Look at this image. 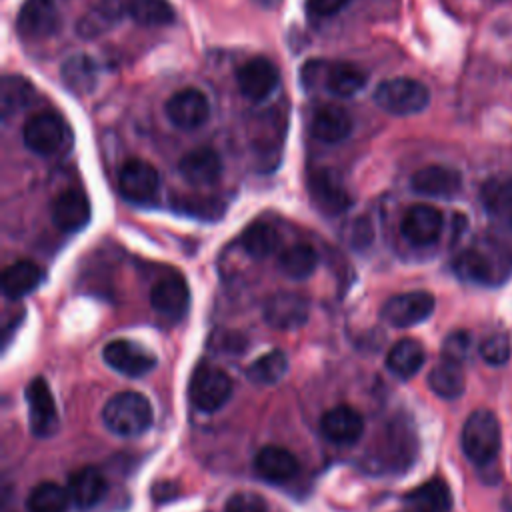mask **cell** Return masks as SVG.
I'll list each match as a JSON object with an SVG mask.
<instances>
[{"instance_id": "obj_1", "label": "cell", "mask_w": 512, "mask_h": 512, "mask_svg": "<svg viewBox=\"0 0 512 512\" xmlns=\"http://www.w3.org/2000/svg\"><path fill=\"white\" fill-rule=\"evenodd\" d=\"M152 418L154 414L148 398L134 390H122L114 394L102 410L104 426L112 434L124 438L144 434L150 428Z\"/></svg>"}, {"instance_id": "obj_2", "label": "cell", "mask_w": 512, "mask_h": 512, "mask_svg": "<svg viewBox=\"0 0 512 512\" xmlns=\"http://www.w3.org/2000/svg\"><path fill=\"white\" fill-rule=\"evenodd\" d=\"M502 444L500 422L488 408L474 410L462 426V450L476 466H488L496 460Z\"/></svg>"}, {"instance_id": "obj_3", "label": "cell", "mask_w": 512, "mask_h": 512, "mask_svg": "<svg viewBox=\"0 0 512 512\" xmlns=\"http://www.w3.org/2000/svg\"><path fill=\"white\" fill-rule=\"evenodd\" d=\"M374 102L388 114L410 116L422 112L430 102L428 88L414 78L396 76L380 82L374 90Z\"/></svg>"}, {"instance_id": "obj_4", "label": "cell", "mask_w": 512, "mask_h": 512, "mask_svg": "<svg viewBox=\"0 0 512 512\" xmlns=\"http://www.w3.org/2000/svg\"><path fill=\"white\" fill-rule=\"evenodd\" d=\"M188 396L196 410L216 412L230 400L232 380L222 368L214 364H200L190 378Z\"/></svg>"}, {"instance_id": "obj_5", "label": "cell", "mask_w": 512, "mask_h": 512, "mask_svg": "<svg viewBox=\"0 0 512 512\" xmlns=\"http://www.w3.org/2000/svg\"><path fill=\"white\" fill-rule=\"evenodd\" d=\"M66 124L56 112H36L22 130L26 148L38 156H52L64 148Z\"/></svg>"}, {"instance_id": "obj_6", "label": "cell", "mask_w": 512, "mask_h": 512, "mask_svg": "<svg viewBox=\"0 0 512 512\" xmlns=\"http://www.w3.org/2000/svg\"><path fill=\"white\" fill-rule=\"evenodd\" d=\"M436 300L430 292L414 290L390 296L382 306V318L394 328H408L424 322L434 312Z\"/></svg>"}, {"instance_id": "obj_7", "label": "cell", "mask_w": 512, "mask_h": 512, "mask_svg": "<svg viewBox=\"0 0 512 512\" xmlns=\"http://www.w3.org/2000/svg\"><path fill=\"white\" fill-rule=\"evenodd\" d=\"M102 358L112 370L128 378L144 376L156 368L154 352H150L146 346L138 342L124 340V338L108 342L102 350Z\"/></svg>"}, {"instance_id": "obj_8", "label": "cell", "mask_w": 512, "mask_h": 512, "mask_svg": "<svg viewBox=\"0 0 512 512\" xmlns=\"http://www.w3.org/2000/svg\"><path fill=\"white\" fill-rule=\"evenodd\" d=\"M236 82L240 92L252 100L260 102L268 98L280 84V70L278 66L266 58V56H254L246 60L238 72H236Z\"/></svg>"}, {"instance_id": "obj_9", "label": "cell", "mask_w": 512, "mask_h": 512, "mask_svg": "<svg viewBox=\"0 0 512 512\" xmlns=\"http://www.w3.org/2000/svg\"><path fill=\"white\" fill-rule=\"evenodd\" d=\"M164 110L168 120L182 130H194L202 126L210 116V104L206 94L192 86L174 92L168 98Z\"/></svg>"}, {"instance_id": "obj_10", "label": "cell", "mask_w": 512, "mask_h": 512, "mask_svg": "<svg viewBox=\"0 0 512 512\" xmlns=\"http://www.w3.org/2000/svg\"><path fill=\"white\" fill-rule=\"evenodd\" d=\"M26 402H28V418L30 430L38 438H50L58 430V412L52 398V392L44 378H34L26 386Z\"/></svg>"}, {"instance_id": "obj_11", "label": "cell", "mask_w": 512, "mask_h": 512, "mask_svg": "<svg viewBox=\"0 0 512 512\" xmlns=\"http://www.w3.org/2000/svg\"><path fill=\"white\" fill-rule=\"evenodd\" d=\"M442 212L430 204H414L406 210L400 232L414 246H430L442 234Z\"/></svg>"}, {"instance_id": "obj_12", "label": "cell", "mask_w": 512, "mask_h": 512, "mask_svg": "<svg viewBox=\"0 0 512 512\" xmlns=\"http://www.w3.org/2000/svg\"><path fill=\"white\" fill-rule=\"evenodd\" d=\"M264 320L276 330H296L308 320V300L298 292L280 290L266 300Z\"/></svg>"}, {"instance_id": "obj_13", "label": "cell", "mask_w": 512, "mask_h": 512, "mask_svg": "<svg viewBox=\"0 0 512 512\" xmlns=\"http://www.w3.org/2000/svg\"><path fill=\"white\" fill-rule=\"evenodd\" d=\"M160 184V176L156 168L140 158L128 160L118 174V188L126 200L144 202L150 200Z\"/></svg>"}, {"instance_id": "obj_14", "label": "cell", "mask_w": 512, "mask_h": 512, "mask_svg": "<svg viewBox=\"0 0 512 512\" xmlns=\"http://www.w3.org/2000/svg\"><path fill=\"white\" fill-rule=\"evenodd\" d=\"M410 186L420 196L452 198L462 190V176L454 168L432 164L416 170L410 178Z\"/></svg>"}, {"instance_id": "obj_15", "label": "cell", "mask_w": 512, "mask_h": 512, "mask_svg": "<svg viewBox=\"0 0 512 512\" xmlns=\"http://www.w3.org/2000/svg\"><path fill=\"white\" fill-rule=\"evenodd\" d=\"M16 24L26 38H46L58 32L60 14L54 0H26Z\"/></svg>"}, {"instance_id": "obj_16", "label": "cell", "mask_w": 512, "mask_h": 512, "mask_svg": "<svg viewBox=\"0 0 512 512\" xmlns=\"http://www.w3.org/2000/svg\"><path fill=\"white\" fill-rule=\"evenodd\" d=\"M320 432L334 444H354L364 432V418L356 408L340 404L322 414Z\"/></svg>"}, {"instance_id": "obj_17", "label": "cell", "mask_w": 512, "mask_h": 512, "mask_svg": "<svg viewBox=\"0 0 512 512\" xmlns=\"http://www.w3.org/2000/svg\"><path fill=\"white\" fill-rule=\"evenodd\" d=\"M308 190L316 208L328 216L344 212L352 202L338 176L330 170L314 172L308 180Z\"/></svg>"}, {"instance_id": "obj_18", "label": "cell", "mask_w": 512, "mask_h": 512, "mask_svg": "<svg viewBox=\"0 0 512 512\" xmlns=\"http://www.w3.org/2000/svg\"><path fill=\"white\" fill-rule=\"evenodd\" d=\"M50 214L56 228L64 232H76L90 220V202L82 190L70 188L54 198Z\"/></svg>"}, {"instance_id": "obj_19", "label": "cell", "mask_w": 512, "mask_h": 512, "mask_svg": "<svg viewBox=\"0 0 512 512\" xmlns=\"http://www.w3.org/2000/svg\"><path fill=\"white\" fill-rule=\"evenodd\" d=\"M178 172L188 184L208 186L220 178L222 160L212 148H196L180 158Z\"/></svg>"}, {"instance_id": "obj_20", "label": "cell", "mask_w": 512, "mask_h": 512, "mask_svg": "<svg viewBox=\"0 0 512 512\" xmlns=\"http://www.w3.org/2000/svg\"><path fill=\"white\" fill-rule=\"evenodd\" d=\"M150 304L156 312L170 318H178L188 310L190 290L186 282L178 276L162 278L150 290Z\"/></svg>"}, {"instance_id": "obj_21", "label": "cell", "mask_w": 512, "mask_h": 512, "mask_svg": "<svg viewBox=\"0 0 512 512\" xmlns=\"http://www.w3.org/2000/svg\"><path fill=\"white\" fill-rule=\"evenodd\" d=\"M254 470L268 482H288L298 474V460L282 446H264L254 456Z\"/></svg>"}, {"instance_id": "obj_22", "label": "cell", "mask_w": 512, "mask_h": 512, "mask_svg": "<svg viewBox=\"0 0 512 512\" xmlns=\"http://www.w3.org/2000/svg\"><path fill=\"white\" fill-rule=\"evenodd\" d=\"M310 132L320 142L336 144V142H342L350 136L352 120H350V116L344 108L334 106V104H326V106H320L312 114Z\"/></svg>"}, {"instance_id": "obj_23", "label": "cell", "mask_w": 512, "mask_h": 512, "mask_svg": "<svg viewBox=\"0 0 512 512\" xmlns=\"http://www.w3.org/2000/svg\"><path fill=\"white\" fill-rule=\"evenodd\" d=\"M452 268L456 272V276L464 282H474V284H492L498 278H502V266L496 264L486 252L470 248L460 252L454 262Z\"/></svg>"}, {"instance_id": "obj_24", "label": "cell", "mask_w": 512, "mask_h": 512, "mask_svg": "<svg viewBox=\"0 0 512 512\" xmlns=\"http://www.w3.org/2000/svg\"><path fill=\"white\" fill-rule=\"evenodd\" d=\"M66 488H68L70 500L78 508L86 510V508L96 506L104 498V494L108 490V484H106V480H104L100 470H96L92 466H84V468L76 470L68 478V486Z\"/></svg>"}, {"instance_id": "obj_25", "label": "cell", "mask_w": 512, "mask_h": 512, "mask_svg": "<svg viewBox=\"0 0 512 512\" xmlns=\"http://www.w3.org/2000/svg\"><path fill=\"white\" fill-rule=\"evenodd\" d=\"M60 76L72 94L86 96L98 84V64L86 54H74L62 62Z\"/></svg>"}, {"instance_id": "obj_26", "label": "cell", "mask_w": 512, "mask_h": 512, "mask_svg": "<svg viewBox=\"0 0 512 512\" xmlns=\"http://www.w3.org/2000/svg\"><path fill=\"white\" fill-rule=\"evenodd\" d=\"M126 12V6L120 0H100L94 4L76 24V32L82 38H96L110 30Z\"/></svg>"}, {"instance_id": "obj_27", "label": "cell", "mask_w": 512, "mask_h": 512, "mask_svg": "<svg viewBox=\"0 0 512 512\" xmlns=\"http://www.w3.org/2000/svg\"><path fill=\"white\" fill-rule=\"evenodd\" d=\"M424 348L418 340L414 338H402L398 340L390 350H388V356H386V368L396 376V378H402V380H408L412 378L424 364Z\"/></svg>"}, {"instance_id": "obj_28", "label": "cell", "mask_w": 512, "mask_h": 512, "mask_svg": "<svg viewBox=\"0 0 512 512\" xmlns=\"http://www.w3.org/2000/svg\"><path fill=\"white\" fill-rule=\"evenodd\" d=\"M42 282V270L30 260H18L2 272V292L6 298L16 300L38 288Z\"/></svg>"}, {"instance_id": "obj_29", "label": "cell", "mask_w": 512, "mask_h": 512, "mask_svg": "<svg viewBox=\"0 0 512 512\" xmlns=\"http://www.w3.org/2000/svg\"><path fill=\"white\" fill-rule=\"evenodd\" d=\"M408 508L424 512H448L452 506V494L442 478H432L406 496Z\"/></svg>"}, {"instance_id": "obj_30", "label": "cell", "mask_w": 512, "mask_h": 512, "mask_svg": "<svg viewBox=\"0 0 512 512\" xmlns=\"http://www.w3.org/2000/svg\"><path fill=\"white\" fill-rule=\"evenodd\" d=\"M324 84L330 94L348 98V96L358 94L366 86V74L354 64L338 62V64H332L326 68Z\"/></svg>"}, {"instance_id": "obj_31", "label": "cell", "mask_w": 512, "mask_h": 512, "mask_svg": "<svg viewBox=\"0 0 512 512\" xmlns=\"http://www.w3.org/2000/svg\"><path fill=\"white\" fill-rule=\"evenodd\" d=\"M464 372L462 364L450 362V360H440L428 374V386L430 390L446 400H454L462 396L464 392Z\"/></svg>"}, {"instance_id": "obj_32", "label": "cell", "mask_w": 512, "mask_h": 512, "mask_svg": "<svg viewBox=\"0 0 512 512\" xmlns=\"http://www.w3.org/2000/svg\"><path fill=\"white\" fill-rule=\"evenodd\" d=\"M318 266V254L310 244H292L278 256V268L282 274L294 280L308 278Z\"/></svg>"}, {"instance_id": "obj_33", "label": "cell", "mask_w": 512, "mask_h": 512, "mask_svg": "<svg viewBox=\"0 0 512 512\" xmlns=\"http://www.w3.org/2000/svg\"><path fill=\"white\" fill-rule=\"evenodd\" d=\"M242 248L254 256V258H266L278 252L282 238L278 230L266 222H252L244 232H242Z\"/></svg>"}, {"instance_id": "obj_34", "label": "cell", "mask_w": 512, "mask_h": 512, "mask_svg": "<svg viewBox=\"0 0 512 512\" xmlns=\"http://www.w3.org/2000/svg\"><path fill=\"white\" fill-rule=\"evenodd\" d=\"M70 504L68 488H62L56 482L36 484L26 498L28 512H66Z\"/></svg>"}, {"instance_id": "obj_35", "label": "cell", "mask_w": 512, "mask_h": 512, "mask_svg": "<svg viewBox=\"0 0 512 512\" xmlns=\"http://www.w3.org/2000/svg\"><path fill=\"white\" fill-rule=\"evenodd\" d=\"M128 16L142 26H164L174 20V10L168 0H126Z\"/></svg>"}, {"instance_id": "obj_36", "label": "cell", "mask_w": 512, "mask_h": 512, "mask_svg": "<svg viewBox=\"0 0 512 512\" xmlns=\"http://www.w3.org/2000/svg\"><path fill=\"white\" fill-rule=\"evenodd\" d=\"M286 370H288L286 354L282 350H270L248 366L246 378L254 384L270 386V384H276L278 380H282Z\"/></svg>"}, {"instance_id": "obj_37", "label": "cell", "mask_w": 512, "mask_h": 512, "mask_svg": "<svg viewBox=\"0 0 512 512\" xmlns=\"http://www.w3.org/2000/svg\"><path fill=\"white\" fill-rule=\"evenodd\" d=\"M34 86L22 76H4L0 88V110L2 116H10L32 102Z\"/></svg>"}, {"instance_id": "obj_38", "label": "cell", "mask_w": 512, "mask_h": 512, "mask_svg": "<svg viewBox=\"0 0 512 512\" xmlns=\"http://www.w3.org/2000/svg\"><path fill=\"white\" fill-rule=\"evenodd\" d=\"M480 356L486 364L490 366H502L510 360V354H512V346H510V338L502 332H496V334H490L488 338H484L480 342Z\"/></svg>"}, {"instance_id": "obj_39", "label": "cell", "mask_w": 512, "mask_h": 512, "mask_svg": "<svg viewBox=\"0 0 512 512\" xmlns=\"http://www.w3.org/2000/svg\"><path fill=\"white\" fill-rule=\"evenodd\" d=\"M470 346H472L470 334L464 330H456L446 336V340L442 344V358L456 362V364H464L470 354Z\"/></svg>"}, {"instance_id": "obj_40", "label": "cell", "mask_w": 512, "mask_h": 512, "mask_svg": "<svg viewBox=\"0 0 512 512\" xmlns=\"http://www.w3.org/2000/svg\"><path fill=\"white\" fill-rule=\"evenodd\" d=\"M224 512H266V500L256 492H236L226 500Z\"/></svg>"}, {"instance_id": "obj_41", "label": "cell", "mask_w": 512, "mask_h": 512, "mask_svg": "<svg viewBox=\"0 0 512 512\" xmlns=\"http://www.w3.org/2000/svg\"><path fill=\"white\" fill-rule=\"evenodd\" d=\"M350 0H306V10L310 18H328L340 12Z\"/></svg>"}, {"instance_id": "obj_42", "label": "cell", "mask_w": 512, "mask_h": 512, "mask_svg": "<svg viewBox=\"0 0 512 512\" xmlns=\"http://www.w3.org/2000/svg\"><path fill=\"white\" fill-rule=\"evenodd\" d=\"M502 508H504V512H512V494L502 500Z\"/></svg>"}, {"instance_id": "obj_43", "label": "cell", "mask_w": 512, "mask_h": 512, "mask_svg": "<svg viewBox=\"0 0 512 512\" xmlns=\"http://www.w3.org/2000/svg\"><path fill=\"white\" fill-rule=\"evenodd\" d=\"M258 2H262V4H266V6H270L272 2H278V0H258Z\"/></svg>"}, {"instance_id": "obj_44", "label": "cell", "mask_w": 512, "mask_h": 512, "mask_svg": "<svg viewBox=\"0 0 512 512\" xmlns=\"http://www.w3.org/2000/svg\"><path fill=\"white\" fill-rule=\"evenodd\" d=\"M408 512H424V510H416V508H408Z\"/></svg>"}, {"instance_id": "obj_45", "label": "cell", "mask_w": 512, "mask_h": 512, "mask_svg": "<svg viewBox=\"0 0 512 512\" xmlns=\"http://www.w3.org/2000/svg\"><path fill=\"white\" fill-rule=\"evenodd\" d=\"M510 222H512V216H510Z\"/></svg>"}]
</instances>
